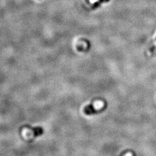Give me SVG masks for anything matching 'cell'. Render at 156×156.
Listing matches in <instances>:
<instances>
[{"label": "cell", "mask_w": 156, "mask_h": 156, "mask_svg": "<svg viewBox=\"0 0 156 156\" xmlns=\"http://www.w3.org/2000/svg\"><path fill=\"white\" fill-rule=\"evenodd\" d=\"M106 2L105 0H90L91 3H96V2Z\"/></svg>", "instance_id": "3"}, {"label": "cell", "mask_w": 156, "mask_h": 156, "mask_svg": "<svg viewBox=\"0 0 156 156\" xmlns=\"http://www.w3.org/2000/svg\"><path fill=\"white\" fill-rule=\"evenodd\" d=\"M148 55L149 56H154L156 55V39L153 45L149 49Z\"/></svg>", "instance_id": "2"}, {"label": "cell", "mask_w": 156, "mask_h": 156, "mask_svg": "<svg viewBox=\"0 0 156 156\" xmlns=\"http://www.w3.org/2000/svg\"><path fill=\"white\" fill-rule=\"evenodd\" d=\"M28 129H30L33 133L35 137L41 136L44 134V130L41 127H27Z\"/></svg>", "instance_id": "1"}]
</instances>
